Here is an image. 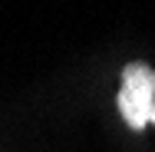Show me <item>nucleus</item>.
I'll list each match as a JSON object with an SVG mask.
<instances>
[{
    "instance_id": "obj_1",
    "label": "nucleus",
    "mask_w": 155,
    "mask_h": 152,
    "mask_svg": "<svg viewBox=\"0 0 155 152\" xmlns=\"http://www.w3.org/2000/svg\"><path fill=\"white\" fill-rule=\"evenodd\" d=\"M119 113L132 129H145L155 122V69L145 63H129L122 69Z\"/></svg>"
}]
</instances>
